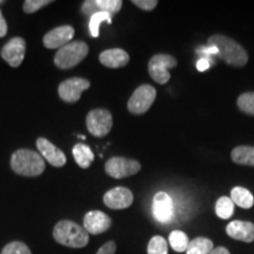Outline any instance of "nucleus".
Listing matches in <instances>:
<instances>
[{
  "mask_svg": "<svg viewBox=\"0 0 254 254\" xmlns=\"http://www.w3.org/2000/svg\"><path fill=\"white\" fill-rule=\"evenodd\" d=\"M209 46L217 47L218 57L228 65L243 67L249 62L247 52L240 44L222 34H214L208 39Z\"/></svg>",
  "mask_w": 254,
  "mask_h": 254,
  "instance_id": "obj_1",
  "label": "nucleus"
},
{
  "mask_svg": "<svg viewBox=\"0 0 254 254\" xmlns=\"http://www.w3.org/2000/svg\"><path fill=\"white\" fill-rule=\"evenodd\" d=\"M53 238L60 245L71 249H82L90 241V234L77 222L62 220L53 228Z\"/></svg>",
  "mask_w": 254,
  "mask_h": 254,
  "instance_id": "obj_2",
  "label": "nucleus"
},
{
  "mask_svg": "<svg viewBox=\"0 0 254 254\" xmlns=\"http://www.w3.org/2000/svg\"><path fill=\"white\" fill-rule=\"evenodd\" d=\"M11 167L19 176L38 177L45 171V160L37 152L20 148L12 154Z\"/></svg>",
  "mask_w": 254,
  "mask_h": 254,
  "instance_id": "obj_3",
  "label": "nucleus"
},
{
  "mask_svg": "<svg viewBox=\"0 0 254 254\" xmlns=\"http://www.w3.org/2000/svg\"><path fill=\"white\" fill-rule=\"evenodd\" d=\"M87 55L88 46L86 43L80 40L71 41L58 50L55 57V64L57 67L69 69L80 64Z\"/></svg>",
  "mask_w": 254,
  "mask_h": 254,
  "instance_id": "obj_4",
  "label": "nucleus"
},
{
  "mask_svg": "<svg viewBox=\"0 0 254 254\" xmlns=\"http://www.w3.org/2000/svg\"><path fill=\"white\" fill-rule=\"evenodd\" d=\"M157 97V91L151 85H141L133 92L127 103V109L133 114H142L151 109Z\"/></svg>",
  "mask_w": 254,
  "mask_h": 254,
  "instance_id": "obj_5",
  "label": "nucleus"
},
{
  "mask_svg": "<svg viewBox=\"0 0 254 254\" xmlns=\"http://www.w3.org/2000/svg\"><path fill=\"white\" fill-rule=\"evenodd\" d=\"M177 59L170 55H155L148 62V73L151 78L158 84L164 85L170 80L171 74L168 69L176 67Z\"/></svg>",
  "mask_w": 254,
  "mask_h": 254,
  "instance_id": "obj_6",
  "label": "nucleus"
},
{
  "mask_svg": "<svg viewBox=\"0 0 254 254\" xmlns=\"http://www.w3.org/2000/svg\"><path fill=\"white\" fill-rule=\"evenodd\" d=\"M86 125L88 132H90L92 135L101 138V136L109 134L111 129H112L113 117L109 110H92L91 112L87 114Z\"/></svg>",
  "mask_w": 254,
  "mask_h": 254,
  "instance_id": "obj_7",
  "label": "nucleus"
},
{
  "mask_svg": "<svg viewBox=\"0 0 254 254\" xmlns=\"http://www.w3.org/2000/svg\"><path fill=\"white\" fill-rule=\"evenodd\" d=\"M141 170V165L134 159H127L123 157H113L105 164V171L110 177L116 179L134 176Z\"/></svg>",
  "mask_w": 254,
  "mask_h": 254,
  "instance_id": "obj_8",
  "label": "nucleus"
},
{
  "mask_svg": "<svg viewBox=\"0 0 254 254\" xmlns=\"http://www.w3.org/2000/svg\"><path fill=\"white\" fill-rule=\"evenodd\" d=\"M90 87V81L84 78H69L58 87L59 97L66 103H77L81 93Z\"/></svg>",
  "mask_w": 254,
  "mask_h": 254,
  "instance_id": "obj_9",
  "label": "nucleus"
},
{
  "mask_svg": "<svg viewBox=\"0 0 254 254\" xmlns=\"http://www.w3.org/2000/svg\"><path fill=\"white\" fill-rule=\"evenodd\" d=\"M26 52V41L23 38H12L1 49V58L12 67H18L23 63Z\"/></svg>",
  "mask_w": 254,
  "mask_h": 254,
  "instance_id": "obj_10",
  "label": "nucleus"
},
{
  "mask_svg": "<svg viewBox=\"0 0 254 254\" xmlns=\"http://www.w3.org/2000/svg\"><path fill=\"white\" fill-rule=\"evenodd\" d=\"M152 212L154 218L161 224H166L172 220L174 213L172 198L166 192H158L153 198Z\"/></svg>",
  "mask_w": 254,
  "mask_h": 254,
  "instance_id": "obj_11",
  "label": "nucleus"
},
{
  "mask_svg": "<svg viewBox=\"0 0 254 254\" xmlns=\"http://www.w3.org/2000/svg\"><path fill=\"white\" fill-rule=\"evenodd\" d=\"M133 193L126 187H114L107 190L104 195V204L112 209H124L132 205Z\"/></svg>",
  "mask_w": 254,
  "mask_h": 254,
  "instance_id": "obj_12",
  "label": "nucleus"
},
{
  "mask_svg": "<svg viewBox=\"0 0 254 254\" xmlns=\"http://www.w3.org/2000/svg\"><path fill=\"white\" fill-rule=\"evenodd\" d=\"M73 37H74V28L69 25H64L47 32L44 36L43 44L46 49H60L66 44L71 43Z\"/></svg>",
  "mask_w": 254,
  "mask_h": 254,
  "instance_id": "obj_13",
  "label": "nucleus"
},
{
  "mask_svg": "<svg viewBox=\"0 0 254 254\" xmlns=\"http://www.w3.org/2000/svg\"><path fill=\"white\" fill-rule=\"evenodd\" d=\"M112 226V219L101 211H90L84 217V228L88 234H101Z\"/></svg>",
  "mask_w": 254,
  "mask_h": 254,
  "instance_id": "obj_14",
  "label": "nucleus"
},
{
  "mask_svg": "<svg viewBox=\"0 0 254 254\" xmlns=\"http://www.w3.org/2000/svg\"><path fill=\"white\" fill-rule=\"evenodd\" d=\"M37 148L40 152L41 157L52 166L62 167L66 164L65 153L46 138L37 139Z\"/></svg>",
  "mask_w": 254,
  "mask_h": 254,
  "instance_id": "obj_15",
  "label": "nucleus"
},
{
  "mask_svg": "<svg viewBox=\"0 0 254 254\" xmlns=\"http://www.w3.org/2000/svg\"><path fill=\"white\" fill-rule=\"evenodd\" d=\"M226 233L236 240L252 243L254 240V224L251 221H231L226 227Z\"/></svg>",
  "mask_w": 254,
  "mask_h": 254,
  "instance_id": "obj_16",
  "label": "nucleus"
},
{
  "mask_svg": "<svg viewBox=\"0 0 254 254\" xmlns=\"http://www.w3.org/2000/svg\"><path fill=\"white\" fill-rule=\"evenodd\" d=\"M99 62L110 68H119L126 66L129 62V56L122 49H111L100 53Z\"/></svg>",
  "mask_w": 254,
  "mask_h": 254,
  "instance_id": "obj_17",
  "label": "nucleus"
},
{
  "mask_svg": "<svg viewBox=\"0 0 254 254\" xmlns=\"http://www.w3.org/2000/svg\"><path fill=\"white\" fill-rule=\"evenodd\" d=\"M231 199L234 205L241 208H251L254 205V196L245 187L237 186L231 190Z\"/></svg>",
  "mask_w": 254,
  "mask_h": 254,
  "instance_id": "obj_18",
  "label": "nucleus"
},
{
  "mask_svg": "<svg viewBox=\"0 0 254 254\" xmlns=\"http://www.w3.org/2000/svg\"><path fill=\"white\" fill-rule=\"evenodd\" d=\"M231 158L238 165L254 166V147L253 146H238L232 151Z\"/></svg>",
  "mask_w": 254,
  "mask_h": 254,
  "instance_id": "obj_19",
  "label": "nucleus"
},
{
  "mask_svg": "<svg viewBox=\"0 0 254 254\" xmlns=\"http://www.w3.org/2000/svg\"><path fill=\"white\" fill-rule=\"evenodd\" d=\"M72 153L73 157H74V160L77 161L79 167L81 168H88L94 160L93 152H92L87 145L77 144L73 147Z\"/></svg>",
  "mask_w": 254,
  "mask_h": 254,
  "instance_id": "obj_20",
  "label": "nucleus"
},
{
  "mask_svg": "<svg viewBox=\"0 0 254 254\" xmlns=\"http://www.w3.org/2000/svg\"><path fill=\"white\" fill-rule=\"evenodd\" d=\"M213 249V243L211 240L199 237L190 241L186 254H208Z\"/></svg>",
  "mask_w": 254,
  "mask_h": 254,
  "instance_id": "obj_21",
  "label": "nucleus"
},
{
  "mask_svg": "<svg viewBox=\"0 0 254 254\" xmlns=\"http://www.w3.org/2000/svg\"><path fill=\"white\" fill-rule=\"evenodd\" d=\"M168 240H170V245L172 247L173 251H176L178 253L186 252L187 247H189V237L185 232L176 230L171 232L170 237H168Z\"/></svg>",
  "mask_w": 254,
  "mask_h": 254,
  "instance_id": "obj_22",
  "label": "nucleus"
},
{
  "mask_svg": "<svg viewBox=\"0 0 254 254\" xmlns=\"http://www.w3.org/2000/svg\"><path fill=\"white\" fill-rule=\"evenodd\" d=\"M234 213V204L228 196H220L215 204V214L220 219H230Z\"/></svg>",
  "mask_w": 254,
  "mask_h": 254,
  "instance_id": "obj_23",
  "label": "nucleus"
},
{
  "mask_svg": "<svg viewBox=\"0 0 254 254\" xmlns=\"http://www.w3.org/2000/svg\"><path fill=\"white\" fill-rule=\"evenodd\" d=\"M103 21H107L111 24L112 23V15L106 13V12H98V13L91 15L88 28H90V33L93 38L99 37V26Z\"/></svg>",
  "mask_w": 254,
  "mask_h": 254,
  "instance_id": "obj_24",
  "label": "nucleus"
},
{
  "mask_svg": "<svg viewBox=\"0 0 254 254\" xmlns=\"http://www.w3.org/2000/svg\"><path fill=\"white\" fill-rule=\"evenodd\" d=\"M147 254H168V245L165 238L160 236L152 238L147 246Z\"/></svg>",
  "mask_w": 254,
  "mask_h": 254,
  "instance_id": "obj_25",
  "label": "nucleus"
},
{
  "mask_svg": "<svg viewBox=\"0 0 254 254\" xmlns=\"http://www.w3.org/2000/svg\"><path fill=\"white\" fill-rule=\"evenodd\" d=\"M238 107L241 112L254 116V92H247L238 98Z\"/></svg>",
  "mask_w": 254,
  "mask_h": 254,
  "instance_id": "obj_26",
  "label": "nucleus"
},
{
  "mask_svg": "<svg viewBox=\"0 0 254 254\" xmlns=\"http://www.w3.org/2000/svg\"><path fill=\"white\" fill-rule=\"evenodd\" d=\"M95 4L100 12H106L111 15L118 13L123 7L122 0H95Z\"/></svg>",
  "mask_w": 254,
  "mask_h": 254,
  "instance_id": "obj_27",
  "label": "nucleus"
},
{
  "mask_svg": "<svg viewBox=\"0 0 254 254\" xmlns=\"http://www.w3.org/2000/svg\"><path fill=\"white\" fill-rule=\"evenodd\" d=\"M1 254H32L26 244L21 241H12L1 251Z\"/></svg>",
  "mask_w": 254,
  "mask_h": 254,
  "instance_id": "obj_28",
  "label": "nucleus"
},
{
  "mask_svg": "<svg viewBox=\"0 0 254 254\" xmlns=\"http://www.w3.org/2000/svg\"><path fill=\"white\" fill-rule=\"evenodd\" d=\"M51 0H26L24 2V12L27 14H32L34 12H37L38 9L45 7V6L51 4Z\"/></svg>",
  "mask_w": 254,
  "mask_h": 254,
  "instance_id": "obj_29",
  "label": "nucleus"
},
{
  "mask_svg": "<svg viewBox=\"0 0 254 254\" xmlns=\"http://www.w3.org/2000/svg\"><path fill=\"white\" fill-rule=\"evenodd\" d=\"M81 12L86 15H93L100 12V9L98 8L97 4H95V0H86L81 5Z\"/></svg>",
  "mask_w": 254,
  "mask_h": 254,
  "instance_id": "obj_30",
  "label": "nucleus"
},
{
  "mask_svg": "<svg viewBox=\"0 0 254 254\" xmlns=\"http://www.w3.org/2000/svg\"><path fill=\"white\" fill-rule=\"evenodd\" d=\"M132 2L144 11H151L158 5L157 0H133Z\"/></svg>",
  "mask_w": 254,
  "mask_h": 254,
  "instance_id": "obj_31",
  "label": "nucleus"
},
{
  "mask_svg": "<svg viewBox=\"0 0 254 254\" xmlns=\"http://www.w3.org/2000/svg\"><path fill=\"white\" fill-rule=\"evenodd\" d=\"M116 243H114V241H107L106 244H104V245L98 250V252L95 254H116Z\"/></svg>",
  "mask_w": 254,
  "mask_h": 254,
  "instance_id": "obj_32",
  "label": "nucleus"
},
{
  "mask_svg": "<svg viewBox=\"0 0 254 254\" xmlns=\"http://www.w3.org/2000/svg\"><path fill=\"white\" fill-rule=\"evenodd\" d=\"M6 33H7V24H6L4 15L1 13V9H0V38L5 37Z\"/></svg>",
  "mask_w": 254,
  "mask_h": 254,
  "instance_id": "obj_33",
  "label": "nucleus"
},
{
  "mask_svg": "<svg viewBox=\"0 0 254 254\" xmlns=\"http://www.w3.org/2000/svg\"><path fill=\"white\" fill-rule=\"evenodd\" d=\"M209 66H211V64H209V60L207 59H200L198 64H196V67H198L199 71H205V69H207Z\"/></svg>",
  "mask_w": 254,
  "mask_h": 254,
  "instance_id": "obj_34",
  "label": "nucleus"
},
{
  "mask_svg": "<svg viewBox=\"0 0 254 254\" xmlns=\"http://www.w3.org/2000/svg\"><path fill=\"white\" fill-rule=\"evenodd\" d=\"M208 254H231L230 251L225 247H217V249H213Z\"/></svg>",
  "mask_w": 254,
  "mask_h": 254,
  "instance_id": "obj_35",
  "label": "nucleus"
},
{
  "mask_svg": "<svg viewBox=\"0 0 254 254\" xmlns=\"http://www.w3.org/2000/svg\"><path fill=\"white\" fill-rule=\"evenodd\" d=\"M1 2H2V1H1V0H0V4H1Z\"/></svg>",
  "mask_w": 254,
  "mask_h": 254,
  "instance_id": "obj_36",
  "label": "nucleus"
}]
</instances>
